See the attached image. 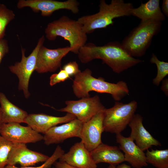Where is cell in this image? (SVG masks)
<instances>
[{
    "label": "cell",
    "mask_w": 168,
    "mask_h": 168,
    "mask_svg": "<svg viewBox=\"0 0 168 168\" xmlns=\"http://www.w3.org/2000/svg\"><path fill=\"white\" fill-rule=\"evenodd\" d=\"M131 128L129 136L136 144L143 151L153 146L161 145V143L154 138L146 130L143 124V118L139 114H135L128 125Z\"/></svg>",
    "instance_id": "obj_18"
},
{
    "label": "cell",
    "mask_w": 168,
    "mask_h": 168,
    "mask_svg": "<svg viewBox=\"0 0 168 168\" xmlns=\"http://www.w3.org/2000/svg\"><path fill=\"white\" fill-rule=\"evenodd\" d=\"M71 51L69 46L50 49L42 45L38 52L35 70L40 73L55 71L60 67L62 58Z\"/></svg>",
    "instance_id": "obj_10"
},
{
    "label": "cell",
    "mask_w": 168,
    "mask_h": 168,
    "mask_svg": "<svg viewBox=\"0 0 168 168\" xmlns=\"http://www.w3.org/2000/svg\"><path fill=\"white\" fill-rule=\"evenodd\" d=\"M117 165H110L107 168H131L130 166L125 163Z\"/></svg>",
    "instance_id": "obj_33"
},
{
    "label": "cell",
    "mask_w": 168,
    "mask_h": 168,
    "mask_svg": "<svg viewBox=\"0 0 168 168\" xmlns=\"http://www.w3.org/2000/svg\"><path fill=\"white\" fill-rule=\"evenodd\" d=\"M0 135L13 143L26 144L35 143L43 140V136L30 127L24 126L17 123L2 124Z\"/></svg>",
    "instance_id": "obj_11"
},
{
    "label": "cell",
    "mask_w": 168,
    "mask_h": 168,
    "mask_svg": "<svg viewBox=\"0 0 168 168\" xmlns=\"http://www.w3.org/2000/svg\"><path fill=\"white\" fill-rule=\"evenodd\" d=\"M131 15L137 17L141 21L153 20L161 22L165 19L160 6L159 0H150L145 3H142L137 8H133Z\"/></svg>",
    "instance_id": "obj_20"
},
{
    "label": "cell",
    "mask_w": 168,
    "mask_h": 168,
    "mask_svg": "<svg viewBox=\"0 0 168 168\" xmlns=\"http://www.w3.org/2000/svg\"><path fill=\"white\" fill-rule=\"evenodd\" d=\"M73 114L67 113L62 117H57L44 114H28L24 123L39 133L44 134L51 128L60 124L69 122L74 119Z\"/></svg>",
    "instance_id": "obj_17"
},
{
    "label": "cell",
    "mask_w": 168,
    "mask_h": 168,
    "mask_svg": "<svg viewBox=\"0 0 168 168\" xmlns=\"http://www.w3.org/2000/svg\"><path fill=\"white\" fill-rule=\"evenodd\" d=\"M138 107L133 100L128 103L116 101L112 107L104 111L103 126L105 132L121 133L132 120Z\"/></svg>",
    "instance_id": "obj_6"
},
{
    "label": "cell",
    "mask_w": 168,
    "mask_h": 168,
    "mask_svg": "<svg viewBox=\"0 0 168 168\" xmlns=\"http://www.w3.org/2000/svg\"><path fill=\"white\" fill-rule=\"evenodd\" d=\"M70 77L65 70L61 69L58 73L51 75L50 77L49 84L51 86H53L58 83L64 82Z\"/></svg>",
    "instance_id": "obj_27"
},
{
    "label": "cell",
    "mask_w": 168,
    "mask_h": 168,
    "mask_svg": "<svg viewBox=\"0 0 168 168\" xmlns=\"http://www.w3.org/2000/svg\"><path fill=\"white\" fill-rule=\"evenodd\" d=\"M59 160L77 168H97V166L90 152L82 141L74 144L67 153L61 156Z\"/></svg>",
    "instance_id": "obj_16"
},
{
    "label": "cell",
    "mask_w": 168,
    "mask_h": 168,
    "mask_svg": "<svg viewBox=\"0 0 168 168\" xmlns=\"http://www.w3.org/2000/svg\"><path fill=\"white\" fill-rule=\"evenodd\" d=\"M161 89L166 96H167L168 94V79L167 78L163 80Z\"/></svg>",
    "instance_id": "obj_31"
},
{
    "label": "cell",
    "mask_w": 168,
    "mask_h": 168,
    "mask_svg": "<svg viewBox=\"0 0 168 168\" xmlns=\"http://www.w3.org/2000/svg\"><path fill=\"white\" fill-rule=\"evenodd\" d=\"M64 153L61 147L58 145L52 155L41 165L36 167H18L14 165H7L4 168H51L54 163Z\"/></svg>",
    "instance_id": "obj_26"
},
{
    "label": "cell",
    "mask_w": 168,
    "mask_h": 168,
    "mask_svg": "<svg viewBox=\"0 0 168 168\" xmlns=\"http://www.w3.org/2000/svg\"><path fill=\"white\" fill-rule=\"evenodd\" d=\"M90 152L97 165L106 163L117 165L124 161V153L117 146H110L102 142Z\"/></svg>",
    "instance_id": "obj_19"
},
{
    "label": "cell",
    "mask_w": 168,
    "mask_h": 168,
    "mask_svg": "<svg viewBox=\"0 0 168 168\" xmlns=\"http://www.w3.org/2000/svg\"><path fill=\"white\" fill-rule=\"evenodd\" d=\"M9 51L7 41L4 39L0 40V63L5 55Z\"/></svg>",
    "instance_id": "obj_29"
},
{
    "label": "cell",
    "mask_w": 168,
    "mask_h": 168,
    "mask_svg": "<svg viewBox=\"0 0 168 168\" xmlns=\"http://www.w3.org/2000/svg\"><path fill=\"white\" fill-rule=\"evenodd\" d=\"M79 2L76 0L60 1L53 0H19L17 4L18 9L30 8L35 12H40L43 16H49L56 11L66 9L75 14L79 11Z\"/></svg>",
    "instance_id": "obj_9"
},
{
    "label": "cell",
    "mask_w": 168,
    "mask_h": 168,
    "mask_svg": "<svg viewBox=\"0 0 168 168\" xmlns=\"http://www.w3.org/2000/svg\"><path fill=\"white\" fill-rule=\"evenodd\" d=\"M83 123L76 118L49 129L43 136L45 144H57L72 137L80 138Z\"/></svg>",
    "instance_id": "obj_14"
},
{
    "label": "cell",
    "mask_w": 168,
    "mask_h": 168,
    "mask_svg": "<svg viewBox=\"0 0 168 168\" xmlns=\"http://www.w3.org/2000/svg\"><path fill=\"white\" fill-rule=\"evenodd\" d=\"M54 168H77L63 162L56 161L53 164Z\"/></svg>",
    "instance_id": "obj_30"
},
{
    "label": "cell",
    "mask_w": 168,
    "mask_h": 168,
    "mask_svg": "<svg viewBox=\"0 0 168 168\" xmlns=\"http://www.w3.org/2000/svg\"><path fill=\"white\" fill-rule=\"evenodd\" d=\"M161 22L153 20L141 21L123 41L122 45L131 56L144 54L149 47L153 36L160 31Z\"/></svg>",
    "instance_id": "obj_5"
},
{
    "label": "cell",
    "mask_w": 168,
    "mask_h": 168,
    "mask_svg": "<svg viewBox=\"0 0 168 168\" xmlns=\"http://www.w3.org/2000/svg\"><path fill=\"white\" fill-rule=\"evenodd\" d=\"M147 163L156 168H168V149L147 150L145 154Z\"/></svg>",
    "instance_id": "obj_22"
},
{
    "label": "cell",
    "mask_w": 168,
    "mask_h": 168,
    "mask_svg": "<svg viewBox=\"0 0 168 168\" xmlns=\"http://www.w3.org/2000/svg\"><path fill=\"white\" fill-rule=\"evenodd\" d=\"M14 143L0 135V168H4L7 165L9 154Z\"/></svg>",
    "instance_id": "obj_25"
},
{
    "label": "cell",
    "mask_w": 168,
    "mask_h": 168,
    "mask_svg": "<svg viewBox=\"0 0 168 168\" xmlns=\"http://www.w3.org/2000/svg\"><path fill=\"white\" fill-rule=\"evenodd\" d=\"M2 111L1 109L0 106V129L1 128V126L2 124Z\"/></svg>",
    "instance_id": "obj_34"
},
{
    "label": "cell",
    "mask_w": 168,
    "mask_h": 168,
    "mask_svg": "<svg viewBox=\"0 0 168 168\" xmlns=\"http://www.w3.org/2000/svg\"><path fill=\"white\" fill-rule=\"evenodd\" d=\"M65 104V107L57 110L72 114L83 123L87 122L94 115L104 111L106 109L97 95L78 100H66Z\"/></svg>",
    "instance_id": "obj_8"
},
{
    "label": "cell",
    "mask_w": 168,
    "mask_h": 168,
    "mask_svg": "<svg viewBox=\"0 0 168 168\" xmlns=\"http://www.w3.org/2000/svg\"><path fill=\"white\" fill-rule=\"evenodd\" d=\"M45 40L44 35L39 40L35 47L27 57L25 55V49L21 48V59L20 62H16L14 65L9 66L10 71L16 74L19 79L18 89L23 91L25 97L28 98L30 95L28 90L30 77L35 70L37 55L41 46Z\"/></svg>",
    "instance_id": "obj_7"
},
{
    "label": "cell",
    "mask_w": 168,
    "mask_h": 168,
    "mask_svg": "<svg viewBox=\"0 0 168 168\" xmlns=\"http://www.w3.org/2000/svg\"><path fill=\"white\" fill-rule=\"evenodd\" d=\"M13 11L3 4H0V40L3 39L7 25L15 18Z\"/></svg>",
    "instance_id": "obj_23"
},
{
    "label": "cell",
    "mask_w": 168,
    "mask_h": 168,
    "mask_svg": "<svg viewBox=\"0 0 168 168\" xmlns=\"http://www.w3.org/2000/svg\"><path fill=\"white\" fill-rule=\"evenodd\" d=\"M162 11L163 14L168 16V0H163L162 5Z\"/></svg>",
    "instance_id": "obj_32"
},
{
    "label": "cell",
    "mask_w": 168,
    "mask_h": 168,
    "mask_svg": "<svg viewBox=\"0 0 168 168\" xmlns=\"http://www.w3.org/2000/svg\"><path fill=\"white\" fill-rule=\"evenodd\" d=\"M78 55L79 59L83 63L95 59H101L117 73L142 62L130 55L121 44L116 42H110L101 46L92 43H86L80 49Z\"/></svg>",
    "instance_id": "obj_1"
},
{
    "label": "cell",
    "mask_w": 168,
    "mask_h": 168,
    "mask_svg": "<svg viewBox=\"0 0 168 168\" xmlns=\"http://www.w3.org/2000/svg\"><path fill=\"white\" fill-rule=\"evenodd\" d=\"M104 111L94 115L86 122L83 123L80 138L90 152L102 143L101 135L103 126Z\"/></svg>",
    "instance_id": "obj_12"
},
{
    "label": "cell",
    "mask_w": 168,
    "mask_h": 168,
    "mask_svg": "<svg viewBox=\"0 0 168 168\" xmlns=\"http://www.w3.org/2000/svg\"><path fill=\"white\" fill-rule=\"evenodd\" d=\"M70 77L74 76L81 71L79 69L77 63L75 61L70 62L63 67V69Z\"/></svg>",
    "instance_id": "obj_28"
},
{
    "label": "cell",
    "mask_w": 168,
    "mask_h": 168,
    "mask_svg": "<svg viewBox=\"0 0 168 168\" xmlns=\"http://www.w3.org/2000/svg\"><path fill=\"white\" fill-rule=\"evenodd\" d=\"M0 105L2 111V124L10 123H24L28 114L27 112L15 105L0 92Z\"/></svg>",
    "instance_id": "obj_21"
},
{
    "label": "cell",
    "mask_w": 168,
    "mask_h": 168,
    "mask_svg": "<svg viewBox=\"0 0 168 168\" xmlns=\"http://www.w3.org/2000/svg\"><path fill=\"white\" fill-rule=\"evenodd\" d=\"M116 141L119 147L124 152V161L135 168H142L147 166L145 154L134 143L129 136L126 137L121 133L116 134Z\"/></svg>",
    "instance_id": "obj_15"
},
{
    "label": "cell",
    "mask_w": 168,
    "mask_h": 168,
    "mask_svg": "<svg viewBox=\"0 0 168 168\" xmlns=\"http://www.w3.org/2000/svg\"><path fill=\"white\" fill-rule=\"evenodd\" d=\"M151 63L155 64L157 68V73L152 82L153 84L158 86L164 77L168 74V63L158 59L156 55L152 54L150 59Z\"/></svg>",
    "instance_id": "obj_24"
},
{
    "label": "cell",
    "mask_w": 168,
    "mask_h": 168,
    "mask_svg": "<svg viewBox=\"0 0 168 168\" xmlns=\"http://www.w3.org/2000/svg\"><path fill=\"white\" fill-rule=\"evenodd\" d=\"M74 77L72 87L74 94L78 98L89 97V92L94 91L110 94L115 100L119 101L129 93L125 82L120 81L112 83L106 82L102 77L95 78L89 68L81 71Z\"/></svg>",
    "instance_id": "obj_2"
},
{
    "label": "cell",
    "mask_w": 168,
    "mask_h": 168,
    "mask_svg": "<svg viewBox=\"0 0 168 168\" xmlns=\"http://www.w3.org/2000/svg\"><path fill=\"white\" fill-rule=\"evenodd\" d=\"M99 7L97 13L81 16L77 20L82 25L86 34L113 24V20L115 18L131 15L133 8L132 3L125 2L123 0H112L109 4L104 0H101Z\"/></svg>",
    "instance_id": "obj_3"
},
{
    "label": "cell",
    "mask_w": 168,
    "mask_h": 168,
    "mask_svg": "<svg viewBox=\"0 0 168 168\" xmlns=\"http://www.w3.org/2000/svg\"><path fill=\"white\" fill-rule=\"evenodd\" d=\"M44 32L46 37L49 40H54L60 36L68 41L71 52L77 54L87 40V34L83 30L82 25L77 20L66 16L48 23Z\"/></svg>",
    "instance_id": "obj_4"
},
{
    "label": "cell",
    "mask_w": 168,
    "mask_h": 168,
    "mask_svg": "<svg viewBox=\"0 0 168 168\" xmlns=\"http://www.w3.org/2000/svg\"><path fill=\"white\" fill-rule=\"evenodd\" d=\"M49 156L28 149L26 144L14 143L9 154L7 165L19 164L21 167H28L44 162Z\"/></svg>",
    "instance_id": "obj_13"
}]
</instances>
